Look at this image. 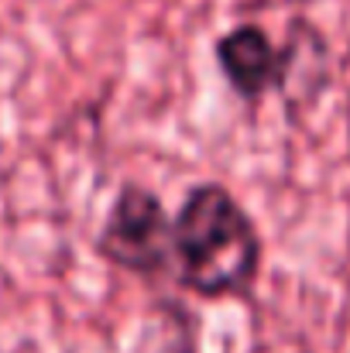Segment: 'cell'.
<instances>
[{"mask_svg":"<svg viewBox=\"0 0 350 353\" xmlns=\"http://www.w3.org/2000/svg\"><path fill=\"white\" fill-rule=\"evenodd\" d=\"M264 243L254 216L220 182L193 185L172 216V268L186 292L206 302L251 299Z\"/></svg>","mask_w":350,"mask_h":353,"instance_id":"1","label":"cell"},{"mask_svg":"<svg viewBox=\"0 0 350 353\" xmlns=\"http://www.w3.org/2000/svg\"><path fill=\"white\" fill-rule=\"evenodd\" d=\"M97 250L120 271L141 278L165 274L175 261H172V220L158 192L141 182L120 185L100 227Z\"/></svg>","mask_w":350,"mask_h":353,"instance_id":"2","label":"cell"},{"mask_svg":"<svg viewBox=\"0 0 350 353\" xmlns=\"http://www.w3.org/2000/svg\"><path fill=\"white\" fill-rule=\"evenodd\" d=\"M302 34L306 21H292L289 41L278 45L261 24L244 21L224 31L213 45L217 65L233 93L257 107L268 93H285L292 76H295V59L302 55Z\"/></svg>","mask_w":350,"mask_h":353,"instance_id":"3","label":"cell"}]
</instances>
